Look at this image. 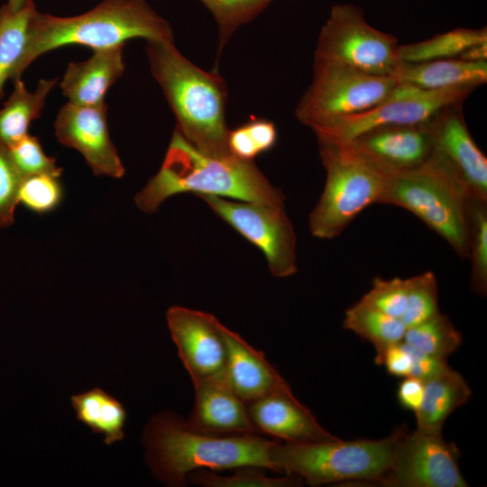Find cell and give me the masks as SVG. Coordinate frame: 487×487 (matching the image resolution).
<instances>
[{"label": "cell", "instance_id": "cell-1", "mask_svg": "<svg viewBox=\"0 0 487 487\" xmlns=\"http://www.w3.org/2000/svg\"><path fill=\"white\" fill-rule=\"evenodd\" d=\"M279 440L261 435L216 436L191 430L171 411H161L147 423L142 444L153 476L167 486L186 485L197 470L253 466L276 471L271 458Z\"/></svg>", "mask_w": 487, "mask_h": 487}, {"label": "cell", "instance_id": "cell-2", "mask_svg": "<svg viewBox=\"0 0 487 487\" xmlns=\"http://www.w3.org/2000/svg\"><path fill=\"white\" fill-rule=\"evenodd\" d=\"M188 192L271 205L284 200L253 161L206 155L176 129L160 170L134 201L140 210L153 213L168 198Z\"/></svg>", "mask_w": 487, "mask_h": 487}, {"label": "cell", "instance_id": "cell-3", "mask_svg": "<svg viewBox=\"0 0 487 487\" xmlns=\"http://www.w3.org/2000/svg\"><path fill=\"white\" fill-rule=\"evenodd\" d=\"M146 41L151 73L173 111L176 129L206 155H232L227 147L224 78L216 69L206 71L193 64L173 41Z\"/></svg>", "mask_w": 487, "mask_h": 487}, {"label": "cell", "instance_id": "cell-4", "mask_svg": "<svg viewBox=\"0 0 487 487\" xmlns=\"http://www.w3.org/2000/svg\"><path fill=\"white\" fill-rule=\"evenodd\" d=\"M134 38L173 41L170 23L145 0H104L89 11L61 17L40 13L32 15L23 60L24 70L51 50L77 44L93 51L124 45Z\"/></svg>", "mask_w": 487, "mask_h": 487}, {"label": "cell", "instance_id": "cell-5", "mask_svg": "<svg viewBox=\"0 0 487 487\" xmlns=\"http://www.w3.org/2000/svg\"><path fill=\"white\" fill-rule=\"evenodd\" d=\"M472 199L459 174L433 150L421 165L392 172L380 203L409 210L466 259Z\"/></svg>", "mask_w": 487, "mask_h": 487}, {"label": "cell", "instance_id": "cell-6", "mask_svg": "<svg viewBox=\"0 0 487 487\" xmlns=\"http://www.w3.org/2000/svg\"><path fill=\"white\" fill-rule=\"evenodd\" d=\"M326 172L323 192L308 217L313 236H339L365 208L380 203L392 171L353 141L317 138Z\"/></svg>", "mask_w": 487, "mask_h": 487}, {"label": "cell", "instance_id": "cell-7", "mask_svg": "<svg viewBox=\"0 0 487 487\" xmlns=\"http://www.w3.org/2000/svg\"><path fill=\"white\" fill-rule=\"evenodd\" d=\"M405 427L382 439L277 443L271 451L278 473L299 477L310 486L341 482L376 483L391 468Z\"/></svg>", "mask_w": 487, "mask_h": 487}, {"label": "cell", "instance_id": "cell-8", "mask_svg": "<svg viewBox=\"0 0 487 487\" xmlns=\"http://www.w3.org/2000/svg\"><path fill=\"white\" fill-rule=\"evenodd\" d=\"M312 83L299 102L295 115L311 129L358 114L384 100L398 80L346 65L316 61Z\"/></svg>", "mask_w": 487, "mask_h": 487}, {"label": "cell", "instance_id": "cell-9", "mask_svg": "<svg viewBox=\"0 0 487 487\" xmlns=\"http://www.w3.org/2000/svg\"><path fill=\"white\" fill-rule=\"evenodd\" d=\"M399 47L394 36L366 22L361 8L352 4H338L332 7L321 28L314 60L394 77L400 64Z\"/></svg>", "mask_w": 487, "mask_h": 487}, {"label": "cell", "instance_id": "cell-10", "mask_svg": "<svg viewBox=\"0 0 487 487\" xmlns=\"http://www.w3.org/2000/svg\"><path fill=\"white\" fill-rule=\"evenodd\" d=\"M473 90L468 87L427 90L398 82L388 96L372 108L312 130L317 138L345 142L379 127L424 124L446 108L463 104Z\"/></svg>", "mask_w": 487, "mask_h": 487}, {"label": "cell", "instance_id": "cell-11", "mask_svg": "<svg viewBox=\"0 0 487 487\" xmlns=\"http://www.w3.org/2000/svg\"><path fill=\"white\" fill-rule=\"evenodd\" d=\"M198 197L263 253L273 276L286 278L297 272L296 234L284 205L233 201L213 195Z\"/></svg>", "mask_w": 487, "mask_h": 487}, {"label": "cell", "instance_id": "cell-12", "mask_svg": "<svg viewBox=\"0 0 487 487\" xmlns=\"http://www.w3.org/2000/svg\"><path fill=\"white\" fill-rule=\"evenodd\" d=\"M459 452L442 430L417 427L402 436L392 464L376 482L386 487H467Z\"/></svg>", "mask_w": 487, "mask_h": 487}, {"label": "cell", "instance_id": "cell-13", "mask_svg": "<svg viewBox=\"0 0 487 487\" xmlns=\"http://www.w3.org/2000/svg\"><path fill=\"white\" fill-rule=\"evenodd\" d=\"M166 319L178 355L193 385L225 373L227 351L223 326L212 314L173 306Z\"/></svg>", "mask_w": 487, "mask_h": 487}, {"label": "cell", "instance_id": "cell-14", "mask_svg": "<svg viewBox=\"0 0 487 487\" xmlns=\"http://www.w3.org/2000/svg\"><path fill=\"white\" fill-rule=\"evenodd\" d=\"M57 140L85 158L96 176L120 179L125 170L114 145L107 124V106L63 105L54 122Z\"/></svg>", "mask_w": 487, "mask_h": 487}, {"label": "cell", "instance_id": "cell-15", "mask_svg": "<svg viewBox=\"0 0 487 487\" xmlns=\"http://www.w3.org/2000/svg\"><path fill=\"white\" fill-rule=\"evenodd\" d=\"M195 404L186 425L193 431L216 436L261 435L243 400L228 383L225 373L199 382Z\"/></svg>", "mask_w": 487, "mask_h": 487}, {"label": "cell", "instance_id": "cell-16", "mask_svg": "<svg viewBox=\"0 0 487 487\" xmlns=\"http://www.w3.org/2000/svg\"><path fill=\"white\" fill-rule=\"evenodd\" d=\"M432 129L434 150L459 174L473 198L487 201V159L469 133L462 104L440 112Z\"/></svg>", "mask_w": 487, "mask_h": 487}, {"label": "cell", "instance_id": "cell-17", "mask_svg": "<svg viewBox=\"0 0 487 487\" xmlns=\"http://www.w3.org/2000/svg\"><path fill=\"white\" fill-rule=\"evenodd\" d=\"M250 418L260 434L289 443L335 439L292 391L277 392L248 403Z\"/></svg>", "mask_w": 487, "mask_h": 487}, {"label": "cell", "instance_id": "cell-18", "mask_svg": "<svg viewBox=\"0 0 487 487\" xmlns=\"http://www.w3.org/2000/svg\"><path fill=\"white\" fill-rule=\"evenodd\" d=\"M432 120L375 128L352 141L392 172L413 169L433 152Z\"/></svg>", "mask_w": 487, "mask_h": 487}, {"label": "cell", "instance_id": "cell-19", "mask_svg": "<svg viewBox=\"0 0 487 487\" xmlns=\"http://www.w3.org/2000/svg\"><path fill=\"white\" fill-rule=\"evenodd\" d=\"M223 334L227 351L225 377L243 400L249 403L273 393L291 391L262 351L225 326Z\"/></svg>", "mask_w": 487, "mask_h": 487}, {"label": "cell", "instance_id": "cell-20", "mask_svg": "<svg viewBox=\"0 0 487 487\" xmlns=\"http://www.w3.org/2000/svg\"><path fill=\"white\" fill-rule=\"evenodd\" d=\"M124 45L93 51L87 60L69 63L60 82L68 102L79 106L105 103L110 87L125 69Z\"/></svg>", "mask_w": 487, "mask_h": 487}, {"label": "cell", "instance_id": "cell-21", "mask_svg": "<svg viewBox=\"0 0 487 487\" xmlns=\"http://www.w3.org/2000/svg\"><path fill=\"white\" fill-rule=\"evenodd\" d=\"M394 77L427 90L473 88L487 82V61H468L458 58L418 63L400 62Z\"/></svg>", "mask_w": 487, "mask_h": 487}, {"label": "cell", "instance_id": "cell-22", "mask_svg": "<svg viewBox=\"0 0 487 487\" xmlns=\"http://www.w3.org/2000/svg\"><path fill=\"white\" fill-rule=\"evenodd\" d=\"M471 395L472 390L464 378L448 366L424 381L423 400L415 413L417 427L442 430L446 418L465 404Z\"/></svg>", "mask_w": 487, "mask_h": 487}, {"label": "cell", "instance_id": "cell-23", "mask_svg": "<svg viewBox=\"0 0 487 487\" xmlns=\"http://www.w3.org/2000/svg\"><path fill=\"white\" fill-rule=\"evenodd\" d=\"M37 11L32 0L14 12L6 4L0 7V99L5 95V83L21 78L26 53L29 25Z\"/></svg>", "mask_w": 487, "mask_h": 487}, {"label": "cell", "instance_id": "cell-24", "mask_svg": "<svg viewBox=\"0 0 487 487\" xmlns=\"http://www.w3.org/2000/svg\"><path fill=\"white\" fill-rule=\"evenodd\" d=\"M58 78H41L34 91H29L21 78L0 108V142L7 147L28 134L30 124L41 115L45 102Z\"/></svg>", "mask_w": 487, "mask_h": 487}, {"label": "cell", "instance_id": "cell-25", "mask_svg": "<svg viewBox=\"0 0 487 487\" xmlns=\"http://www.w3.org/2000/svg\"><path fill=\"white\" fill-rule=\"evenodd\" d=\"M70 401L78 420L94 434L103 435L107 446L123 440L127 412L116 398L96 387L72 395Z\"/></svg>", "mask_w": 487, "mask_h": 487}, {"label": "cell", "instance_id": "cell-26", "mask_svg": "<svg viewBox=\"0 0 487 487\" xmlns=\"http://www.w3.org/2000/svg\"><path fill=\"white\" fill-rule=\"evenodd\" d=\"M343 326L372 345L379 365L387 350L403 341L406 332L400 318L386 315L362 299L345 310Z\"/></svg>", "mask_w": 487, "mask_h": 487}, {"label": "cell", "instance_id": "cell-27", "mask_svg": "<svg viewBox=\"0 0 487 487\" xmlns=\"http://www.w3.org/2000/svg\"><path fill=\"white\" fill-rule=\"evenodd\" d=\"M484 41H487L486 27L458 28L421 41L400 45L399 58L404 63L458 58L470 47Z\"/></svg>", "mask_w": 487, "mask_h": 487}, {"label": "cell", "instance_id": "cell-28", "mask_svg": "<svg viewBox=\"0 0 487 487\" xmlns=\"http://www.w3.org/2000/svg\"><path fill=\"white\" fill-rule=\"evenodd\" d=\"M403 342L424 354L447 360L462 344V335L446 315L406 328Z\"/></svg>", "mask_w": 487, "mask_h": 487}, {"label": "cell", "instance_id": "cell-29", "mask_svg": "<svg viewBox=\"0 0 487 487\" xmlns=\"http://www.w3.org/2000/svg\"><path fill=\"white\" fill-rule=\"evenodd\" d=\"M487 201L472 199L469 218L468 258L471 287L481 296L487 292Z\"/></svg>", "mask_w": 487, "mask_h": 487}, {"label": "cell", "instance_id": "cell-30", "mask_svg": "<svg viewBox=\"0 0 487 487\" xmlns=\"http://www.w3.org/2000/svg\"><path fill=\"white\" fill-rule=\"evenodd\" d=\"M213 14L219 35L220 53L233 33L255 18L274 0H200Z\"/></svg>", "mask_w": 487, "mask_h": 487}, {"label": "cell", "instance_id": "cell-31", "mask_svg": "<svg viewBox=\"0 0 487 487\" xmlns=\"http://www.w3.org/2000/svg\"><path fill=\"white\" fill-rule=\"evenodd\" d=\"M406 308L400 320L406 326L418 325L438 314V288L433 271H425L407 279Z\"/></svg>", "mask_w": 487, "mask_h": 487}, {"label": "cell", "instance_id": "cell-32", "mask_svg": "<svg viewBox=\"0 0 487 487\" xmlns=\"http://www.w3.org/2000/svg\"><path fill=\"white\" fill-rule=\"evenodd\" d=\"M230 476H221L216 473L197 470L192 472L188 479L206 487H290L302 483V480L295 475L287 474L285 477H269L259 467L244 466Z\"/></svg>", "mask_w": 487, "mask_h": 487}, {"label": "cell", "instance_id": "cell-33", "mask_svg": "<svg viewBox=\"0 0 487 487\" xmlns=\"http://www.w3.org/2000/svg\"><path fill=\"white\" fill-rule=\"evenodd\" d=\"M11 157L21 175L47 174L60 178L62 169L56 165L55 159L47 156L37 137L26 134L8 146Z\"/></svg>", "mask_w": 487, "mask_h": 487}, {"label": "cell", "instance_id": "cell-34", "mask_svg": "<svg viewBox=\"0 0 487 487\" xmlns=\"http://www.w3.org/2000/svg\"><path fill=\"white\" fill-rule=\"evenodd\" d=\"M59 179L47 174L23 178L19 189V203L40 214L53 210L62 198Z\"/></svg>", "mask_w": 487, "mask_h": 487}, {"label": "cell", "instance_id": "cell-35", "mask_svg": "<svg viewBox=\"0 0 487 487\" xmlns=\"http://www.w3.org/2000/svg\"><path fill=\"white\" fill-rule=\"evenodd\" d=\"M407 293V279L376 277L370 290L361 299L386 315L400 318L406 308Z\"/></svg>", "mask_w": 487, "mask_h": 487}, {"label": "cell", "instance_id": "cell-36", "mask_svg": "<svg viewBox=\"0 0 487 487\" xmlns=\"http://www.w3.org/2000/svg\"><path fill=\"white\" fill-rule=\"evenodd\" d=\"M23 179L8 147L0 142V229L9 227L14 222Z\"/></svg>", "mask_w": 487, "mask_h": 487}, {"label": "cell", "instance_id": "cell-37", "mask_svg": "<svg viewBox=\"0 0 487 487\" xmlns=\"http://www.w3.org/2000/svg\"><path fill=\"white\" fill-rule=\"evenodd\" d=\"M405 345H407L412 359L410 376L416 377L422 381H426L436 376L449 366L447 360L424 354L407 344Z\"/></svg>", "mask_w": 487, "mask_h": 487}, {"label": "cell", "instance_id": "cell-38", "mask_svg": "<svg viewBox=\"0 0 487 487\" xmlns=\"http://www.w3.org/2000/svg\"><path fill=\"white\" fill-rule=\"evenodd\" d=\"M381 365L385 366L390 375L402 378L410 376L412 359L403 341L387 350Z\"/></svg>", "mask_w": 487, "mask_h": 487}, {"label": "cell", "instance_id": "cell-39", "mask_svg": "<svg viewBox=\"0 0 487 487\" xmlns=\"http://www.w3.org/2000/svg\"><path fill=\"white\" fill-rule=\"evenodd\" d=\"M227 147L233 156L244 161H253L259 154L245 125L228 130Z\"/></svg>", "mask_w": 487, "mask_h": 487}, {"label": "cell", "instance_id": "cell-40", "mask_svg": "<svg viewBox=\"0 0 487 487\" xmlns=\"http://www.w3.org/2000/svg\"><path fill=\"white\" fill-rule=\"evenodd\" d=\"M424 396V381L413 377L403 378L398 386V402L406 409L414 413L419 409Z\"/></svg>", "mask_w": 487, "mask_h": 487}, {"label": "cell", "instance_id": "cell-41", "mask_svg": "<svg viewBox=\"0 0 487 487\" xmlns=\"http://www.w3.org/2000/svg\"><path fill=\"white\" fill-rule=\"evenodd\" d=\"M259 153L271 150L277 141V131L272 122L253 119L244 124Z\"/></svg>", "mask_w": 487, "mask_h": 487}, {"label": "cell", "instance_id": "cell-42", "mask_svg": "<svg viewBox=\"0 0 487 487\" xmlns=\"http://www.w3.org/2000/svg\"><path fill=\"white\" fill-rule=\"evenodd\" d=\"M458 59L468 61H486L487 60V41L475 44L464 51Z\"/></svg>", "mask_w": 487, "mask_h": 487}, {"label": "cell", "instance_id": "cell-43", "mask_svg": "<svg viewBox=\"0 0 487 487\" xmlns=\"http://www.w3.org/2000/svg\"><path fill=\"white\" fill-rule=\"evenodd\" d=\"M26 1L27 0H8L6 5L11 10L16 12L23 6Z\"/></svg>", "mask_w": 487, "mask_h": 487}]
</instances>
